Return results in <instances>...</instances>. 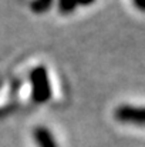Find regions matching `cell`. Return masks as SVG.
I'll list each match as a JSON object with an SVG mask.
<instances>
[{
  "mask_svg": "<svg viewBox=\"0 0 145 147\" xmlns=\"http://www.w3.org/2000/svg\"><path fill=\"white\" fill-rule=\"evenodd\" d=\"M34 140L39 147H58L54 140L53 133L43 126H40L34 130Z\"/></svg>",
  "mask_w": 145,
  "mask_h": 147,
  "instance_id": "3",
  "label": "cell"
},
{
  "mask_svg": "<svg viewBox=\"0 0 145 147\" xmlns=\"http://www.w3.org/2000/svg\"><path fill=\"white\" fill-rule=\"evenodd\" d=\"M31 80V96L33 100L39 104L47 103L51 98V86L48 80L47 70L44 66H37L30 73Z\"/></svg>",
  "mask_w": 145,
  "mask_h": 147,
  "instance_id": "1",
  "label": "cell"
},
{
  "mask_svg": "<svg viewBox=\"0 0 145 147\" xmlns=\"http://www.w3.org/2000/svg\"><path fill=\"white\" fill-rule=\"evenodd\" d=\"M77 0H58V9L64 14H70L77 9Z\"/></svg>",
  "mask_w": 145,
  "mask_h": 147,
  "instance_id": "5",
  "label": "cell"
},
{
  "mask_svg": "<svg viewBox=\"0 0 145 147\" xmlns=\"http://www.w3.org/2000/svg\"><path fill=\"white\" fill-rule=\"evenodd\" d=\"M132 1H134V4H135V7L138 10L145 13V0H132Z\"/></svg>",
  "mask_w": 145,
  "mask_h": 147,
  "instance_id": "6",
  "label": "cell"
},
{
  "mask_svg": "<svg viewBox=\"0 0 145 147\" xmlns=\"http://www.w3.org/2000/svg\"><path fill=\"white\" fill-rule=\"evenodd\" d=\"M96 0H77V4L78 6H90V4H93Z\"/></svg>",
  "mask_w": 145,
  "mask_h": 147,
  "instance_id": "7",
  "label": "cell"
},
{
  "mask_svg": "<svg viewBox=\"0 0 145 147\" xmlns=\"http://www.w3.org/2000/svg\"><path fill=\"white\" fill-rule=\"evenodd\" d=\"M54 0H34L31 3V10L34 13H44L53 6Z\"/></svg>",
  "mask_w": 145,
  "mask_h": 147,
  "instance_id": "4",
  "label": "cell"
},
{
  "mask_svg": "<svg viewBox=\"0 0 145 147\" xmlns=\"http://www.w3.org/2000/svg\"><path fill=\"white\" fill-rule=\"evenodd\" d=\"M115 119L122 123H132L145 126V107L122 104L115 110Z\"/></svg>",
  "mask_w": 145,
  "mask_h": 147,
  "instance_id": "2",
  "label": "cell"
}]
</instances>
